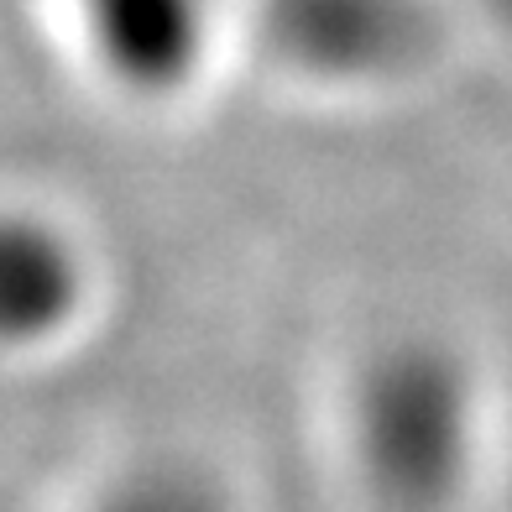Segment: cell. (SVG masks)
I'll list each match as a JSON object with an SVG mask.
<instances>
[{"mask_svg": "<svg viewBox=\"0 0 512 512\" xmlns=\"http://www.w3.org/2000/svg\"><path fill=\"white\" fill-rule=\"evenodd\" d=\"M345 445L382 512H450L481 455V377L460 345L387 335L345 377Z\"/></svg>", "mask_w": 512, "mask_h": 512, "instance_id": "obj_1", "label": "cell"}, {"mask_svg": "<svg viewBox=\"0 0 512 512\" xmlns=\"http://www.w3.org/2000/svg\"><path fill=\"white\" fill-rule=\"evenodd\" d=\"M256 37L283 74L335 95L408 79L434 42L424 0H262Z\"/></svg>", "mask_w": 512, "mask_h": 512, "instance_id": "obj_2", "label": "cell"}, {"mask_svg": "<svg viewBox=\"0 0 512 512\" xmlns=\"http://www.w3.org/2000/svg\"><path fill=\"white\" fill-rule=\"evenodd\" d=\"M79 58L110 95L173 105L204 79L220 37V0H58Z\"/></svg>", "mask_w": 512, "mask_h": 512, "instance_id": "obj_3", "label": "cell"}, {"mask_svg": "<svg viewBox=\"0 0 512 512\" xmlns=\"http://www.w3.org/2000/svg\"><path fill=\"white\" fill-rule=\"evenodd\" d=\"M95 309V251L42 204H0V361L68 345Z\"/></svg>", "mask_w": 512, "mask_h": 512, "instance_id": "obj_4", "label": "cell"}, {"mask_svg": "<svg viewBox=\"0 0 512 512\" xmlns=\"http://www.w3.org/2000/svg\"><path fill=\"white\" fill-rule=\"evenodd\" d=\"M95 512H225V497L199 465H142L115 481Z\"/></svg>", "mask_w": 512, "mask_h": 512, "instance_id": "obj_5", "label": "cell"}]
</instances>
